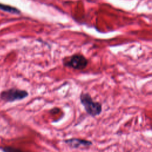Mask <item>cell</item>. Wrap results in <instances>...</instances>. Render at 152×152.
<instances>
[{
	"mask_svg": "<svg viewBox=\"0 0 152 152\" xmlns=\"http://www.w3.org/2000/svg\"><path fill=\"white\" fill-rule=\"evenodd\" d=\"M80 100L87 113L91 116L95 117L102 113V104L98 102L94 101L91 96L88 93H81L80 95Z\"/></svg>",
	"mask_w": 152,
	"mask_h": 152,
	"instance_id": "6da1fadb",
	"label": "cell"
},
{
	"mask_svg": "<svg viewBox=\"0 0 152 152\" xmlns=\"http://www.w3.org/2000/svg\"><path fill=\"white\" fill-rule=\"evenodd\" d=\"M63 65L68 68L77 70L84 69L88 65V60L83 55L76 53L65 58L62 61Z\"/></svg>",
	"mask_w": 152,
	"mask_h": 152,
	"instance_id": "7a4b0ae2",
	"label": "cell"
},
{
	"mask_svg": "<svg viewBox=\"0 0 152 152\" xmlns=\"http://www.w3.org/2000/svg\"><path fill=\"white\" fill-rule=\"evenodd\" d=\"M28 96V93L24 90L11 88L2 91L0 93V99L7 102L21 100Z\"/></svg>",
	"mask_w": 152,
	"mask_h": 152,
	"instance_id": "3957f363",
	"label": "cell"
},
{
	"mask_svg": "<svg viewBox=\"0 0 152 152\" xmlns=\"http://www.w3.org/2000/svg\"><path fill=\"white\" fill-rule=\"evenodd\" d=\"M64 142L72 148H78L81 147H88L93 144V142L91 141L78 138H71L66 139L65 140Z\"/></svg>",
	"mask_w": 152,
	"mask_h": 152,
	"instance_id": "277c9868",
	"label": "cell"
},
{
	"mask_svg": "<svg viewBox=\"0 0 152 152\" xmlns=\"http://www.w3.org/2000/svg\"><path fill=\"white\" fill-rule=\"evenodd\" d=\"M0 10L14 14H20L21 13L20 10H18V8L9 5H6L1 3H0Z\"/></svg>",
	"mask_w": 152,
	"mask_h": 152,
	"instance_id": "5b68a950",
	"label": "cell"
},
{
	"mask_svg": "<svg viewBox=\"0 0 152 152\" xmlns=\"http://www.w3.org/2000/svg\"><path fill=\"white\" fill-rule=\"evenodd\" d=\"M4 152H23L21 150L11 147H5L2 148Z\"/></svg>",
	"mask_w": 152,
	"mask_h": 152,
	"instance_id": "8992f818",
	"label": "cell"
},
{
	"mask_svg": "<svg viewBox=\"0 0 152 152\" xmlns=\"http://www.w3.org/2000/svg\"><path fill=\"white\" fill-rule=\"evenodd\" d=\"M128 152H130V151H128Z\"/></svg>",
	"mask_w": 152,
	"mask_h": 152,
	"instance_id": "52a82bcc",
	"label": "cell"
}]
</instances>
